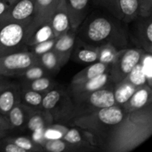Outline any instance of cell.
Returning a JSON list of instances; mask_svg holds the SVG:
<instances>
[{
	"label": "cell",
	"instance_id": "obj_17",
	"mask_svg": "<svg viewBox=\"0 0 152 152\" xmlns=\"http://www.w3.org/2000/svg\"><path fill=\"white\" fill-rule=\"evenodd\" d=\"M150 104H152V87L145 85L135 91L122 108L129 112L143 108Z\"/></svg>",
	"mask_w": 152,
	"mask_h": 152
},
{
	"label": "cell",
	"instance_id": "obj_23",
	"mask_svg": "<svg viewBox=\"0 0 152 152\" xmlns=\"http://www.w3.org/2000/svg\"><path fill=\"white\" fill-rule=\"evenodd\" d=\"M111 65L102 63L100 62H96L91 64L86 68L82 70L74 75L71 83H80L85 81L93 79L97 76L101 75L103 73L109 71Z\"/></svg>",
	"mask_w": 152,
	"mask_h": 152
},
{
	"label": "cell",
	"instance_id": "obj_34",
	"mask_svg": "<svg viewBox=\"0 0 152 152\" xmlns=\"http://www.w3.org/2000/svg\"><path fill=\"white\" fill-rule=\"evenodd\" d=\"M5 139L15 143L20 148H23L26 152L43 151V148H42L41 145L36 143L34 141L26 137H5Z\"/></svg>",
	"mask_w": 152,
	"mask_h": 152
},
{
	"label": "cell",
	"instance_id": "obj_32",
	"mask_svg": "<svg viewBox=\"0 0 152 152\" xmlns=\"http://www.w3.org/2000/svg\"><path fill=\"white\" fill-rule=\"evenodd\" d=\"M50 74V73L47 70L45 69L41 65L36 64L25 70L18 77L21 78V80H22V82H30L40 78V77H47Z\"/></svg>",
	"mask_w": 152,
	"mask_h": 152
},
{
	"label": "cell",
	"instance_id": "obj_24",
	"mask_svg": "<svg viewBox=\"0 0 152 152\" xmlns=\"http://www.w3.org/2000/svg\"><path fill=\"white\" fill-rule=\"evenodd\" d=\"M137 88L128 83L127 82L123 81L117 83L114 85V97L115 101V105L120 107H123L130 99Z\"/></svg>",
	"mask_w": 152,
	"mask_h": 152
},
{
	"label": "cell",
	"instance_id": "obj_30",
	"mask_svg": "<svg viewBox=\"0 0 152 152\" xmlns=\"http://www.w3.org/2000/svg\"><path fill=\"white\" fill-rule=\"evenodd\" d=\"M123 80L134 86L137 88H139L145 85H148L146 77L144 74L140 62L135 65L134 68L130 71V73Z\"/></svg>",
	"mask_w": 152,
	"mask_h": 152
},
{
	"label": "cell",
	"instance_id": "obj_21",
	"mask_svg": "<svg viewBox=\"0 0 152 152\" xmlns=\"http://www.w3.org/2000/svg\"><path fill=\"white\" fill-rule=\"evenodd\" d=\"M59 1L60 0H34L35 9L32 23L34 25H39L50 21V16Z\"/></svg>",
	"mask_w": 152,
	"mask_h": 152
},
{
	"label": "cell",
	"instance_id": "obj_12",
	"mask_svg": "<svg viewBox=\"0 0 152 152\" xmlns=\"http://www.w3.org/2000/svg\"><path fill=\"white\" fill-rule=\"evenodd\" d=\"M112 83L110 80L109 71L103 73L93 79L80 83H71L68 87V92L71 96L85 94L99 90Z\"/></svg>",
	"mask_w": 152,
	"mask_h": 152
},
{
	"label": "cell",
	"instance_id": "obj_25",
	"mask_svg": "<svg viewBox=\"0 0 152 152\" xmlns=\"http://www.w3.org/2000/svg\"><path fill=\"white\" fill-rule=\"evenodd\" d=\"M45 94L35 91L31 89L25 88L21 86L20 102L33 110H39L42 108V101Z\"/></svg>",
	"mask_w": 152,
	"mask_h": 152
},
{
	"label": "cell",
	"instance_id": "obj_8",
	"mask_svg": "<svg viewBox=\"0 0 152 152\" xmlns=\"http://www.w3.org/2000/svg\"><path fill=\"white\" fill-rule=\"evenodd\" d=\"M36 64H39L38 57L28 50L9 53L0 57V76L18 77Z\"/></svg>",
	"mask_w": 152,
	"mask_h": 152
},
{
	"label": "cell",
	"instance_id": "obj_37",
	"mask_svg": "<svg viewBox=\"0 0 152 152\" xmlns=\"http://www.w3.org/2000/svg\"><path fill=\"white\" fill-rule=\"evenodd\" d=\"M152 15V0H139V16L146 17Z\"/></svg>",
	"mask_w": 152,
	"mask_h": 152
},
{
	"label": "cell",
	"instance_id": "obj_11",
	"mask_svg": "<svg viewBox=\"0 0 152 152\" xmlns=\"http://www.w3.org/2000/svg\"><path fill=\"white\" fill-rule=\"evenodd\" d=\"M50 23L55 38H59L71 29L65 0L59 1V4L50 16Z\"/></svg>",
	"mask_w": 152,
	"mask_h": 152
},
{
	"label": "cell",
	"instance_id": "obj_4",
	"mask_svg": "<svg viewBox=\"0 0 152 152\" xmlns=\"http://www.w3.org/2000/svg\"><path fill=\"white\" fill-rule=\"evenodd\" d=\"M42 108L50 114L53 123L68 126L73 119L74 102L68 91L62 88L54 86L45 93Z\"/></svg>",
	"mask_w": 152,
	"mask_h": 152
},
{
	"label": "cell",
	"instance_id": "obj_31",
	"mask_svg": "<svg viewBox=\"0 0 152 152\" xmlns=\"http://www.w3.org/2000/svg\"><path fill=\"white\" fill-rule=\"evenodd\" d=\"M91 1L94 7L105 10L117 19L123 20V13L119 0H91Z\"/></svg>",
	"mask_w": 152,
	"mask_h": 152
},
{
	"label": "cell",
	"instance_id": "obj_29",
	"mask_svg": "<svg viewBox=\"0 0 152 152\" xmlns=\"http://www.w3.org/2000/svg\"><path fill=\"white\" fill-rule=\"evenodd\" d=\"M19 85L25 88L45 94L48 91L54 87L55 82L52 79H50L48 76H47V77H40V78L30 82H22Z\"/></svg>",
	"mask_w": 152,
	"mask_h": 152
},
{
	"label": "cell",
	"instance_id": "obj_6",
	"mask_svg": "<svg viewBox=\"0 0 152 152\" xmlns=\"http://www.w3.org/2000/svg\"><path fill=\"white\" fill-rule=\"evenodd\" d=\"M114 85L111 83L91 93L71 96L74 105L73 119L115 105Z\"/></svg>",
	"mask_w": 152,
	"mask_h": 152
},
{
	"label": "cell",
	"instance_id": "obj_26",
	"mask_svg": "<svg viewBox=\"0 0 152 152\" xmlns=\"http://www.w3.org/2000/svg\"><path fill=\"white\" fill-rule=\"evenodd\" d=\"M38 60L39 64L47 70L50 74L57 73L64 65L60 57L52 50L38 56Z\"/></svg>",
	"mask_w": 152,
	"mask_h": 152
},
{
	"label": "cell",
	"instance_id": "obj_38",
	"mask_svg": "<svg viewBox=\"0 0 152 152\" xmlns=\"http://www.w3.org/2000/svg\"><path fill=\"white\" fill-rule=\"evenodd\" d=\"M10 130V127L5 116L0 114V139L4 137Z\"/></svg>",
	"mask_w": 152,
	"mask_h": 152
},
{
	"label": "cell",
	"instance_id": "obj_2",
	"mask_svg": "<svg viewBox=\"0 0 152 152\" xmlns=\"http://www.w3.org/2000/svg\"><path fill=\"white\" fill-rule=\"evenodd\" d=\"M125 24L108 12L94 7L77 29V38L93 47L110 44L122 50L128 48L129 42Z\"/></svg>",
	"mask_w": 152,
	"mask_h": 152
},
{
	"label": "cell",
	"instance_id": "obj_1",
	"mask_svg": "<svg viewBox=\"0 0 152 152\" xmlns=\"http://www.w3.org/2000/svg\"><path fill=\"white\" fill-rule=\"evenodd\" d=\"M152 135V104L125 113L102 145L105 152H129L140 146Z\"/></svg>",
	"mask_w": 152,
	"mask_h": 152
},
{
	"label": "cell",
	"instance_id": "obj_39",
	"mask_svg": "<svg viewBox=\"0 0 152 152\" xmlns=\"http://www.w3.org/2000/svg\"><path fill=\"white\" fill-rule=\"evenodd\" d=\"M16 0H0V16H2Z\"/></svg>",
	"mask_w": 152,
	"mask_h": 152
},
{
	"label": "cell",
	"instance_id": "obj_14",
	"mask_svg": "<svg viewBox=\"0 0 152 152\" xmlns=\"http://www.w3.org/2000/svg\"><path fill=\"white\" fill-rule=\"evenodd\" d=\"M64 130L62 131V136L61 139L65 142L74 145L78 147L80 151H88L90 148L94 150V146L91 141L90 137L86 132L76 126H71V128H67L64 126Z\"/></svg>",
	"mask_w": 152,
	"mask_h": 152
},
{
	"label": "cell",
	"instance_id": "obj_33",
	"mask_svg": "<svg viewBox=\"0 0 152 152\" xmlns=\"http://www.w3.org/2000/svg\"><path fill=\"white\" fill-rule=\"evenodd\" d=\"M119 50L110 44L102 45L97 47L98 62L111 65L114 62Z\"/></svg>",
	"mask_w": 152,
	"mask_h": 152
},
{
	"label": "cell",
	"instance_id": "obj_19",
	"mask_svg": "<svg viewBox=\"0 0 152 152\" xmlns=\"http://www.w3.org/2000/svg\"><path fill=\"white\" fill-rule=\"evenodd\" d=\"M21 86L10 83L0 91V114L6 115L16 103L20 102Z\"/></svg>",
	"mask_w": 152,
	"mask_h": 152
},
{
	"label": "cell",
	"instance_id": "obj_15",
	"mask_svg": "<svg viewBox=\"0 0 152 152\" xmlns=\"http://www.w3.org/2000/svg\"><path fill=\"white\" fill-rule=\"evenodd\" d=\"M77 37V30L71 28L64 35L56 38L52 50L57 53L65 65L71 59V54L75 45Z\"/></svg>",
	"mask_w": 152,
	"mask_h": 152
},
{
	"label": "cell",
	"instance_id": "obj_36",
	"mask_svg": "<svg viewBox=\"0 0 152 152\" xmlns=\"http://www.w3.org/2000/svg\"><path fill=\"white\" fill-rule=\"evenodd\" d=\"M140 63L146 77L148 85L152 87V56L151 53L145 52L141 58Z\"/></svg>",
	"mask_w": 152,
	"mask_h": 152
},
{
	"label": "cell",
	"instance_id": "obj_13",
	"mask_svg": "<svg viewBox=\"0 0 152 152\" xmlns=\"http://www.w3.org/2000/svg\"><path fill=\"white\" fill-rule=\"evenodd\" d=\"M91 0H65L71 28L78 29L91 10Z\"/></svg>",
	"mask_w": 152,
	"mask_h": 152
},
{
	"label": "cell",
	"instance_id": "obj_22",
	"mask_svg": "<svg viewBox=\"0 0 152 152\" xmlns=\"http://www.w3.org/2000/svg\"><path fill=\"white\" fill-rule=\"evenodd\" d=\"M52 124H53V120L47 111L36 110L30 114L25 129L33 133L37 131L45 130Z\"/></svg>",
	"mask_w": 152,
	"mask_h": 152
},
{
	"label": "cell",
	"instance_id": "obj_20",
	"mask_svg": "<svg viewBox=\"0 0 152 152\" xmlns=\"http://www.w3.org/2000/svg\"><path fill=\"white\" fill-rule=\"evenodd\" d=\"M53 38H55L54 34L50 21H47L39 25H34L31 22L26 42L27 50L28 46H32Z\"/></svg>",
	"mask_w": 152,
	"mask_h": 152
},
{
	"label": "cell",
	"instance_id": "obj_18",
	"mask_svg": "<svg viewBox=\"0 0 152 152\" xmlns=\"http://www.w3.org/2000/svg\"><path fill=\"white\" fill-rule=\"evenodd\" d=\"M71 58L80 64L94 63L98 62L97 48L86 45L77 37Z\"/></svg>",
	"mask_w": 152,
	"mask_h": 152
},
{
	"label": "cell",
	"instance_id": "obj_10",
	"mask_svg": "<svg viewBox=\"0 0 152 152\" xmlns=\"http://www.w3.org/2000/svg\"><path fill=\"white\" fill-rule=\"evenodd\" d=\"M34 0H16L8 10L0 16V21L23 22L34 18Z\"/></svg>",
	"mask_w": 152,
	"mask_h": 152
},
{
	"label": "cell",
	"instance_id": "obj_9",
	"mask_svg": "<svg viewBox=\"0 0 152 152\" xmlns=\"http://www.w3.org/2000/svg\"><path fill=\"white\" fill-rule=\"evenodd\" d=\"M134 29L128 32L129 39L134 41L137 48L152 53V15L146 17L138 16L132 22Z\"/></svg>",
	"mask_w": 152,
	"mask_h": 152
},
{
	"label": "cell",
	"instance_id": "obj_27",
	"mask_svg": "<svg viewBox=\"0 0 152 152\" xmlns=\"http://www.w3.org/2000/svg\"><path fill=\"white\" fill-rule=\"evenodd\" d=\"M123 22L130 23L139 16V0H119Z\"/></svg>",
	"mask_w": 152,
	"mask_h": 152
},
{
	"label": "cell",
	"instance_id": "obj_35",
	"mask_svg": "<svg viewBox=\"0 0 152 152\" xmlns=\"http://www.w3.org/2000/svg\"><path fill=\"white\" fill-rule=\"evenodd\" d=\"M56 39V38H53L51 39L47 40V41L42 42H39L38 44L34 45L32 46H28V50L38 57L40 55L51 50L54 45Z\"/></svg>",
	"mask_w": 152,
	"mask_h": 152
},
{
	"label": "cell",
	"instance_id": "obj_5",
	"mask_svg": "<svg viewBox=\"0 0 152 152\" xmlns=\"http://www.w3.org/2000/svg\"><path fill=\"white\" fill-rule=\"evenodd\" d=\"M32 19L23 22L0 21V57L28 50L26 42Z\"/></svg>",
	"mask_w": 152,
	"mask_h": 152
},
{
	"label": "cell",
	"instance_id": "obj_16",
	"mask_svg": "<svg viewBox=\"0 0 152 152\" xmlns=\"http://www.w3.org/2000/svg\"><path fill=\"white\" fill-rule=\"evenodd\" d=\"M35 110L28 108L22 102L16 103L5 116L10 130H25L30 114Z\"/></svg>",
	"mask_w": 152,
	"mask_h": 152
},
{
	"label": "cell",
	"instance_id": "obj_40",
	"mask_svg": "<svg viewBox=\"0 0 152 152\" xmlns=\"http://www.w3.org/2000/svg\"><path fill=\"white\" fill-rule=\"evenodd\" d=\"M11 82L7 79V77H4V78L0 79V91L2 90L4 88H5L7 85H9Z\"/></svg>",
	"mask_w": 152,
	"mask_h": 152
},
{
	"label": "cell",
	"instance_id": "obj_3",
	"mask_svg": "<svg viewBox=\"0 0 152 152\" xmlns=\"http://www.w3.org/2000/svg\"><path fill=\"white\" fill-rule=\"evenodd\" d=\"M126 111L117 105L73 119L69 126H76L87 133L94 146L99 150L112 129L118 124Z\"/></svg>",
	"mask_w": 152,
	"mask_h": 152
},
{
	"label": "cell",
	"instance_id": "obj_7",
	"mask_svg": "<svg viewBox=\"0 0 152 152\" xmlns=\"http://www.w3.org/2000/svg\"><path fill=\"white\" fill-rule=\"evenodd\" d=\"M145 50L140 48H126L118 50L109 68L110 80L116 84L123 81L141 60Z\"/></svg>",
	"mask_w": 152,
	"mask_h": 152
},
{
	"label": "cell",
	"instance_id": "obj_28",
	"mask_svg": "<svg viewBox=\"0 0 152 152\" xmlns=\"http://www.w3.org/2000/svg\"><path fill=\"white\" fill-rule=\"evenodd\" d=\"M43 151L50 152L77 151H80L78 147L68 143L62 139H48L45 140L41 145Z\"/></svg>",
	"mask_w": 152,
	"mask_h": 152
},
{
	"label": "cell",
	"instance_id": "obj_41",
	"mask_svg": "<svg viewBox=\"0 0 152 152\" xmlns=\"http://www.w3.org/2000/svg\"><path fill=\"white\" fill-rule=\"evenodd\" d=\"M2 78H4V77H2V76H0V79H2Z\"/></svg>",
	"mask_w": 152,
	"mask_h": 152
}]
</instances>
